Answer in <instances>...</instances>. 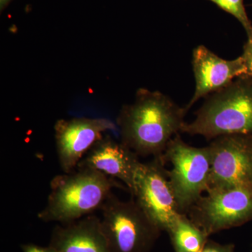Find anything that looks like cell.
I'll return each instance as SVG.
<instances>
[{
    "mask_svg": "<svg viewBox=\"0 0 252 252\" xmlns=\"http://www.w3.org/2000/svg\"><path fill=\"white\" fill-rule=\"evenodd\" d=\"M244 58L252 57V34L249 36L248 42L244 46Z\"/></svg>",
    "mask_w": 252,
    "mask_h": 252,
    "instance_id": "cell-17",
    "label": "cell"
},
{
    "mask_svg": "<svg viewBox=\"0 0 252 252\" xmlns=\"http://www.w3.org/2000/svg\"><path fill=\"white\" fill-rule=\"evenodd\" d=\"M11 1V0H0V9H1V11L7 6V4Z\"/></svg>",
    "mask_w": 252,
    "mask_h": 252,
    "instance_id": "cell-19",
    "label": "cell"
},
{
    "mask_svg": "<svg viewBox=\"0 0 252 252\" xmlns=\"http://www.w3.org/2000/svg\"><path fill=\"white\" fill-rule=\"evenodd\" d=\"M220 6L223 11L233 15L241 23L247 32L248 37L252 34V23L246 13L243 0H209Z\"/></svg>",
    "mask_w": 252,
    "mask_h": 252,
    "instance_id": "cell-14",
    "label": "cell"
},
{
    "mask_svg": "<svg viewBox=\"0 0 252 252\" xmlns=\"http://www.w3.org/2000/svg\"><path fill=\"white\" fill-rule=\"evenodd\" d=\"M201 252H235V248L233 245H220L208 240Z\"/></svg>",
    "mask_w": 252,
    "mask_h": 252,
    "instance_id": "cell-15",
    "label": "cell"
},
{
    "mask_svg": "<svg viewBox=\"0 0 252 252\" xmlns=\"http://www.w3.org/2000/svg\"><path fill=\"white\" fill-rule=\"evenodd\" d=\"M23 252H56L50 245L47 247L39 246L34 244H24L21 245Z\"/></svg>",
    "mask_w": 252,
    "mask_h": 252,
    "instance_id": "cell-16",
    "label": "cell"
},
{
    "mask_svg": "<svg viewBox=\"0 0 252 252\" xmlns=\"http://www.w3.org/2000/svg\"><path fill=\"white\" fill-rule=\"evenodd\" d=\"M51 191L38 218L44 222L65 224L100 210L115 188L124 186L102 172L89 168L75 169L56 175L50 184Z\"/></svg>",
    "mask_w": 252,
    "mask_h": 252,
    "instance_id": "cell-2",
    "label": "cell"
},
{
    "mask_svg": "<svg viewBox=\"0 0 252 252\" xmlns=\"http://www.w3.org/2000/svg\"><path fill=\"white\" fill-rule=\"evenodd\" d=\"M167 232L175 252H201L208 241V236L187 214H180Z\"/></svg>",
    "mask_w": 252,
    "mask_h": 252,
    "instance_id": "cell-13",
    "label": "cell"
},
{
    "mask_svg": "<svg viewBox=\"0 0 252 252\" xmlns=\"http://www.w3.org/2000/svg\"><path fill=\"white\" fill-rule=\"evenodd\" d=\"M187 111L158 91L139 89L135 102L117 118L120 142L138 157L160 158L185 126Z\"/></svg>",
    "mask_w": 252,
    "mask_h": 252,
    "instance_id": "cell-1",
    "label": "cell"
},
{
    "mask_svg": "<svg viewBox=\"0 0 252 252\" xmlns=\"http://www.w3.org/2000/svg\"><path fill=\"white\" fill-rule=\"evenodd\" d=\"M100 211L112 252H149L161 232L132 197L122 201L112 193Z\"/></svg>",
    "mask_w": 252,
    "mask_h": 252,
    "instance_id": "cell-4",
    "label": "cell"
},
{
    "mask_svg": "<svg viewBox=\"0 0 252 252\" xmlns=\"http://www.w3.org/2000/svg\"><path fill=\"white\" fill-rule=\"evenodd\" d=\"M49 245L56 252H112L100 218L94 215L56 225Z\"/></svg>",
    "mask_w": 252,
    "mask_h": 252,
    "instance_id": "cell-12",
    "label": "cell"
},
{
    "mask_svg": "<svg viewBox=\"0 0 252 252\" xmlns=\"http://www.w3.org/2000/svg\"><path fill=\"white\" fill-rule=\"evenodd\" d=\"M212 189L252 186V135L220 136L208 146Z\"/></svg>",
    "mask_w": 252,
    "mask_h": 252,
    "instance_id": "cell-7",
    "label": "cell"
},
{
    "mask_svg": "<svg viewBox=\"0 0 252 252\" xmlns=\"http://www.w3.org/2000/svg\"><path fill=\"white\" fill-rule=\"evenodd\" d=\"M246 62L247 74L246 75L252 77V57L244 58Z\"/></svg>",
    "mask_w": 252,
    "mask_h": 252,
    "instance_id": "cell-18",
    "label": "cell"
},
{
    "mask_svg": "<svg viewBox=\"0 0 252 252\" xmlns=\"http://www.w3.org/2000/svg\"><path fill=\"white\" fill-rule=\"evenodd\" d=\"M182 132L207 139L252 135V77L243 75L210 95Z\"/></svg>",
    "mask_w": 252,
    "mask_h": 252,
    "instance_id": "cell-3",
    "label": "cell"
},
{
    "mask_svg": "<svg viewBox=\"0 0 252 252\" xmlns=\"http://www.w3.org/2000/svg\"><path fill=\"white\" fill-rule=\"evenodd\" d=\"M141 163L135 152L122 142L106 136L93 146L76 169H93L118 179L132 193Z\"/></svg>",
    "mask_w": 252,
    "mask_h": 252,
    "instance_id": "cell-10",
    "label": "cell"
},
{
    "mask_svg": "<svg viewBox=\"0 0 252 252\" xmlns=\"http://www.w3.org/2000/svg\"><path fill=\"white\" fill-rule=\"evenodd\" d=\"M193 68L196 85L193 97L185 107L187 111L199 99L223 89L235 78L247 74L246 62L243 56L227 61L203 45L194 49Z\"/></svg>",
    "mask_w": 252,
    "mask_h": 252,
    "instance_id": "cell-11",
    "label": "cell"
},
{
    "mask_svg": "<svg viewBox=\"0 0 252 252\" xmlns=\"http://www.w3.org/2000/svg\"><path fill=\"white\" fill-rule=\"evenodd\" d=\"M159 158L164 164H172V170H167L169 180L179 211L187 214L208 189L211 167L208 146L202 148L191 147L177 134Z\"/></svg>",
    "mask_w": 252,
    "mask_h": 252,
    "instance_id": "cell-5",
    "label": "cell"
},
{
    "mask_svg": "<svg viewBox=\"0 0 252 252\" xmlns=\"http://www.w3.org/2000/svg\"><path fill=\"white\" fill-rule=\"evenodd\" d=\"M117 126L105 118H73L60 119L54 126L55 140L61 170L69 173L77 168L104 132L114 130Z\"/></svg>",
    "mask_w": 252,
    "mask_h": 252,
    "instance_id": "cell-9",
    "label": "cell"
},
{
    "mask_svg": "<svg viewBox=\"0 0 252 252\" xmlns=\"http://www.w3.org/2000/svg\"><path fill=\"white\" fill-rule=\"evenodd\" d=\"M206 193L187 215L207 236L252 220V186L212 189Z\"/></svg>",
    "mask_w": 252,
    "mask_h": 252,
    "instance_id": "cell-6",
    "label": "cell"
},
{
    "mask_svg": "<svg viewBox=\"0 0 252 252\" xmlns=\"http://www.w3.org/2000/svg\"><path fill=\"white\" fill-rule=\"evenodd\" d=\"M164 165L159 158L142 162L131 195L159 229L167 232L181 213Z\"/></svg>",
    "mask_w": 252,
    "mask_h": 252,
    "instance_id": "cell-8",
    "label": "cell"
}]
</instances>
